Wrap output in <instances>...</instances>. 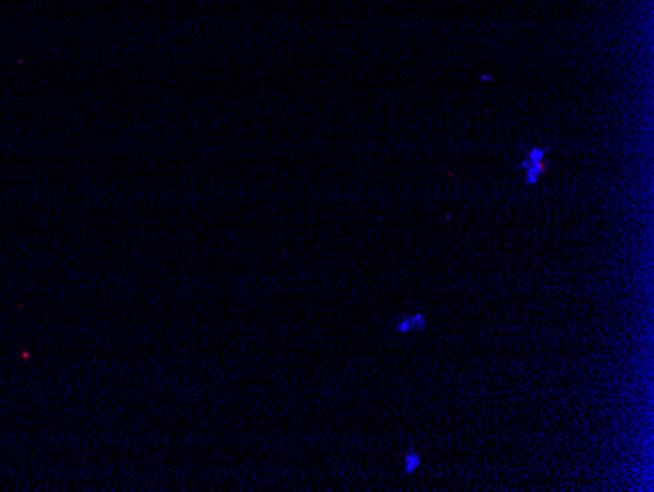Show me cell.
Wrapping results in <instances>:
<instances>
[{
	"instance_id": "6da1fadb",
	"label": "cell",
	"mask_w": 654,
	"mask_h": 492,
	"mask_svg": "<svg viewBox=\"0 0 654 492\" xmlns=\"http://www.w3.org/2000/svg\"><path fill=\"white\" fill-rule=\"evenodd\" d=\"M545 155H547V150H537V148H535V150L529 151V153L525 155L523 161H521L519 167L525 169V173H527V179H525V181H527L529 185H535V183L539 181V176L545 173V169H547V165L543 163V157H545Z\"/></svg>"
},
{
	"instance_id": "7a4b0ae2",
	"label": "cell",
	"mask_w": 654,
	"mask_h": 492,
	"mask_svg": "<svg viewBox=\"0 0 654 492\" xmlns=\"http://www.w3.org/2000/svg\"><path fill=\"white\" fill-rule=\"evenodd\" d=\"M425 325V318L421 316V314H416V316L406 318L400 325H398V330L400 332H410L413 328H423Z\"/></svg>"
},
{
	"instance_id": "3957f363",
	"label": "cell",
	"mask_w": 654,
	"mask_h": 492,
	"mask_svg": "<svg viewBox=\"0 0 654 492\" xmlns=\"http://www.w3.org/2000/svg\"><path fill=\"white\" fill-rule=\"evenodd\" d=\"M419 465H421V459L413 451H411L410 455H406V473H413Z\"/></svg>"
}]
</instances>
